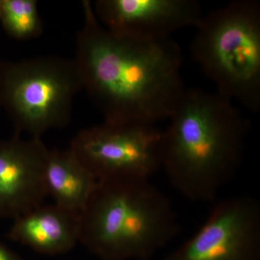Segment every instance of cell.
<instances>
[{
	"label": "cell",
	"instance_id": "obj_4",
	"mask_svg": "<svg viewBox=\"0 0 260 260\" xmlns=\"http://www.w3.org/2000/svg\"><path fill=\"white\" fill-rule=\"evenodd\" d=\"M195 28L193 57L216 85L217 93L259 112V2H232L203 15Z\"/></svg>",
	"mask_w": 260,
	"mask_h": 260
},
{
	"label": "cell",
	"instance_id": "obj_12",
	"mask_svg": "<svg viewBox=\"0 0 260 260\" xmlns=\"http://www.w3.org/2000/svg\"><path fill=\"white\" fill-rule=\"evenodd\" d=\"M0 23L5 32L17 40H30L43 32L36 0H0Z\"/></svg>",
	"mask_w": 260,
	"mask_h": 260
},
{
	"label": "cell",
	"instance_id": "obj_11",
	"mask_svg": "<svg viewBox=\"0 0 260 260\" xmlns=\"http://www.w3.org/2000/svg\"><path fill=\"white\" fill-rule=\"evenodd\" d=\"M44 176L47 196L54 200V204L79 213L99 183L70 148L49 150Z\"/></svg>",
	"mask_w": 260,
	"mask_h": 260
},
{
	"label": "cell",
	"instance_id": "obj_1",
	"mask_svg": "<svg viewBox=\"0 0 260 260\" xmlns=\"http://www.w3.org/2000/svg\"><path fill=\"white\" fill-rule=\"evenodd\" d=\"M83 9L74 59L104 122L156 125L169 119L186 89L177 43L114 34L99 21L91 2L83 1Z\"/></svg>",
	"mask_w": 260,
	"mask_h": 260
},
{
	"label": "cell",
	"instance_id": "obj_10",
	"mask_svg": "<svg viewBox=\"0 0 260 260\" xmlns=\"http://www.w3.org/2000/svg\"><path fill=\"white\" fill-rule=\"evenodd\" d=\"M8 237L41 254H64L79 242L80 213L43 203L13 220Z\"/></svg>",
	"mask_w": 260,
	"mask_h": 260
},
{
	"label": "cell",
	"instance_id": "obj_7",
	"mask_svg": "<svg viewBox=\"0 0 260 260\" xmlns=\"http://www.w3.org/2000/svg\"><path fill=\"white\" fill-rule=\"evenodd\" d=\"M165 260H260V203L250 194L218 202L199 231Z\"/></svg>",
	"mask_w": 260,
	"mask_h": 260
},
{
	"label": "cell",
	"instance_id": "obj_5",
	"mask_svg": "<svg viewBox=\"0 0 260 260\" xmlns=\"http://www.w3.org/2000/svg\"><path fill=\"white\" fill-rule=\"evenodd\" d=\"M81 90L74 59L41 56L0 61V107L8 113L16 135L41 138L49 130L64 127Z\"/></svg>",
	"mask_w": 260,
	"mask_h": 260
},
{
	"label": "cell",
	"instance_id": "obj_9",
	"mask_svg": "<svg viewBox=\"0 0 260 260\" xmlns=\"http://www.w3.org/2000/svg\"><path fill=\"white\" fill-rule=\"evenodd\" d=\"M49 151L41 138L0 140V218L15 220L44 203Z\"/></svg>",
	"mask_w": 260,
	"mask_h": 260
},
{
	"label": "cell",
	"instance_id": "obj_2",
	"mask_svg": "<svg viewBox=\"0 0 260 260\" xmlns=\"http://www.w3.org/2000/svg\"><path fill=\"white\" fill-rule=\"evenodd\" d=\"M162 135L161 168L176 190L212 202L242 162L249 122L217 93L185 89Z\"/></svg>",
	"mask_w": 260,
	"mask_h": 260
},
{
	"label": "cell",
	"instance_id": "obj_6",
	"mask_svg": "<svg viewBox=\"0 0 260 260\" xmlns=\"http://www.w3.org/2000/svg\"><path fill=\"white\" fill-rule=\"evenodd\" d=\"M164 130L110 124L80 130L70 149L99 181L149 179L161 168Z\"/></svg>",
	"mask_w": 260,
	"mask_h": 260
},
{
	"label": "cell",
	"instance_id": "obj_8",
	"mask_svg": "<svg viewBox=\"0 0 260 260\" xmlns=\"http://www.w3.org/2000/svg\"><path fill=\"white\" fill-rule=\"evenodd\" d=\"M93 8L108 30L143 42L171 39L181 29L196 28L203 17L195 0H97Z\"/></svg>",
	"mask_w": 260,
	"mask_h": 260
},
{
	"label": "cell",
	"instance_id": "obj_13",
	"mask_svg": "<svg viewBox=\"0 0 260 260\" xmlns=\"http://www.w3.org/2000/svg\"><path fill=\"white\" fill-rule=\"evenodd\" d=\"M0 260H22L13 251L0 242Z\"/></svg>",
	"mask_w": 260,
	"mask_h": 260
},
{
	"label": "cell",
	"instance_id": "obj_3",
	"mask_svg": "<svg viewBox=\"0 0 260 260\" xmlns=\"http://www.w3.org/2000/svg\"><path fill=\"white\" fill-rule=\"evenodd\" d=\"M172 200L149 179L99 181L80 213L79 242L100 260H146L175 239Z\"/></svg>",
	"mask_w": 260,
	"mask_h": 260
}]
</instances>
